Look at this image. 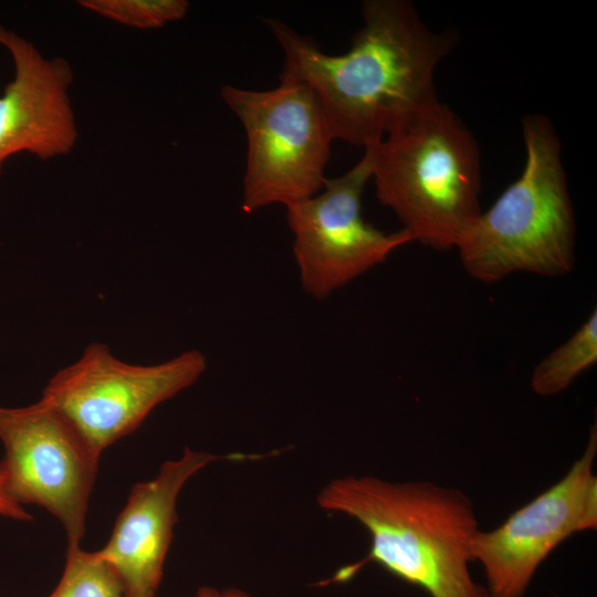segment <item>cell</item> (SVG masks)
Returning <instances> with one entry per match:
<instances>
[{
  "instance_id": "10",
  "label": "cell",
  "mask_w": 597,
  "mask_h": 597,
  "mask_svg": "<svg viewBox=\"0 0 597 597\" xmlns=\"http://www.w3.org/2000/svg\"><path fill=\"white\" fill-rule=\"evenodd\" d=\"M0 46L14 75L0 96V176L7 160L28 153L41 160L69 155L78 140L70 90L74 73L62 56L46 57L30 40L0 24Z\"/></svg>"
},
{
  "instance_id": "13",
  "label": "cell",
  "mask_w": 597,
  "mask_h": 597,
  "mask_svg": "<svg viewBox=\"0 0 597 597\" xmlns=\"http://www.w3.org/2000/svg\"><path fill=\"white\" fill-rule=\"evenodd\" d=\"M49 597H125L122 583L96 552L83 551L80 544H67L65 565Z\"/></svg>"
},
{
  "instance_id": "9",
  "label": "cell",
  "mask_w": 597,
  "mask_h": 597,
  "mask_svg": "<svg viewBox=\"0 0 597 597\" xmlns=\"http://www.w3.org/2000/svg\"><path fill=\"white\" fill-rule=\"evenodd\" d=\"M596 423L584 453L549 489L496 528L479 531L472 547L486 578L488 597H523L544 559L575 533L597 527Z\"/></svg>"
},
{
  "instance_id": "16",
  "label": "cell",
  "mask_w": 597,
  "mask_h": 597,
  "mask_svg": "<svg viewBox=\"0 0 597 597\" xmlns=\"http://www.w3.org/2000/svg\"><path fill=\"white\" fill-rule=\"evenodd\" d=\"M193 597H254V596L250 595L249 593L242 589L234 588V587L218 589L214 587L203 586V587H200L196 591Z\"/></svg>"
},
{
  "instance_id": "3",
  "label": "cell",
  "mask_w": 597,
  "mask_h": 597,
  "mask_svg": "<svg viewBox=\"0 0 597 597\" xmlns=\"http://www.w3.org/2000/svg\"><path fill=\"white\" fill-rule=\"evenodd\" d=\"M377 199L390 208L413 241L455 249L481 213L476 140L438 100L374 145Z\"/></svg>"
},
{
  "instance_id": "7",
  "label": "cell",
  "mask_w": 597,
  "mask_h": 597,
  "mask_svg": "<svg viewBox=\"0 0 597 597\" xmlns=\"http://www.w3.org/2000/svg\"><path fill=\"white\" fill-rule=\"evenodd\" d=\"M0 482L18 504H34L63 525L67 544L85 533L98 453L44 399L23 407H0Z\"/></svg>"
},
{
  "instance_id": "5",
  "label": "cell",
  "mask_w": 597,
  "mask_h": 597,
  "mask_svg": "<svg viewBox=\"0 0 597 597\" xmlns=\"http://www.w3.org/2000/svg\"><path fill=\"white\" fill-rule=\"evenodd\" d=\"M220 95L247 136L242 209L285 207L317 195L334 140L323 107L304 83L280 78L265 91L224 85Z\"/></svg>"
},
{
  "instance_id": "14",
  "label": "cell",
  "mask_w": 597,
  "mask_h": 597,
  "mask_svg": "<svg viewBox=\"0 0 597 597\" xmlns=\"http://www.w3.org/2000/svg\"><path fill=\"white\" fill-rule=\"evenodd\" d=\"M78 6L104 19L137 30H154L187 14V0H80Z\"/></svg>"
},
{
  "instance_id": "15",
  "label": "cell",
  "mask_w": 597,
  "mask_h": 597,
  "mask_svg": "<svg viewBox=\"0 0 597 597\" xmlns=\"http://www.w3.org/2000/svg\"><path fill=\"white\" fill-rule=\"evenodd\" d=\"M0 515L17 521H31L32 516L25 509L11 500L3 491L0 482Z\"/></svg>"
},
{
  "instance_id": "8",
  "label": "cell",
  "mask_w": 597,
  "mask_h": 597,
  "mask_svg": "<svg viewBox=\"0 0 597 597\" xmlns=\"http://www.w3.org/2000/svg\"><path fill=\"white\" fill-rule=\"evenodd\" d=\"M373 146L347 172L327 178L317 195L286 207L301 283L317 300L413 242L406 230L387 233L363 217L362 196L373 176Z\"/></svg>"
},
{
  "instance_id": "6",
  "label": "cell",
  "mask_w": 597,
  "mask_h": 597,
  "mask_svg": "<svg viewBox=\"0 0 597 597\" xmlns=\"http://www.w3.org/2000/svg\"><path fill=\"white\" fill-rule=\"evenodd\" d=\"M206 367L199 350L138 365L117 358L106 344L93 342L49 379L41 398L102 454L134 432L158 405L195 384Z\"/></svg>"
},
{
  "instance_id": "1",
  "label": "cell",
  "mask_w": 597,
  "mask_h": 597,
  "mask_svg": "<svg viewBox=\"0 0 597 597\" xmlns=\"http://www.w3.org/2000/svg\"><path fill=\"white\" fill-rule=\"evenodd\" d=\"M362 17L350 48L339 55L323 52L283 21L264 23L284 53L279 78L314 92L334 139L367 148L438 100L434 73L457 39L432 31L408 0H365Z\"/></svg>"
},
{
  "instance_id": "11",
  "label": "cell",
  "mask_w": 597,
  "mask_h": 597,
  "mask_svg": "<svg viewBox=\"0 0 597 597\" xmlns=\"http://www.w3.org/2000/svg\"><path fill=\"white\" fill-rule=\"evenodd\" d=\"M217 455L185 449L158 474L136 483L107 543L98 549L118 576L125 597H155L177 522V499L187 481Z\"/></svg>"
},
{
  "instance_id": "2",
  "label": "cell",
  "mask_w": 597,
  "mask_h": 597,
  "mask_svg": "<svg viewBox=\"0 0 597 597\" xmlns=\"http://www.w3.org/2000/svg\"><path fill=\"white\" fill-rule=\"evenodd\" d=\"M316 502L325 512L354 519L370 537L368 554L323 585L347 582L371 562L431 597H488L469 570L480 530L461 491L425 481L343 476L324 485Z\"/></svg>"
},
{
  "instance_id": "4",
  "label": "cell",
  "mask_w": 597,
  "mask_h": 597,
  "mask_svg": "<svg viewBox=\"0 0 597 597\" xmlns=\"http://www.w3.org/2000/svg\"><path fill=\"white\" fill-rule=\"evenodd\" d=\"M522 135V174L455 247L465 272L484 283L516 272L564 275L575 264V214L557 133L546 116L530 114Z\"/></svg>"
},
{
  "instance_id": "12",
  "label": "cell",
  "mask_w": 597,
  "mask_h": 597,
  "mask_svg": "<svg viewBox=\"0 0 597 597\" xmlns=\"http://www.w3.org/2000/svg\"><path fill=\"white\" fill-rule=\"evenodd\" d=\"M597 362V311L578 329L543 358L531 374V387L538 396H553L569 387Z\"/></svg>"
}]
</instances>
